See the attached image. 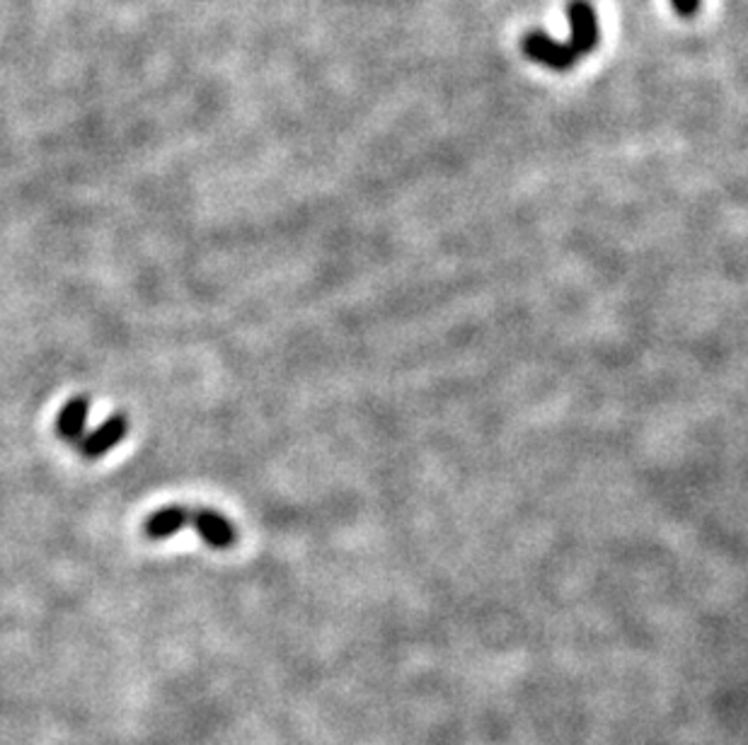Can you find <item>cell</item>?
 <instances>
[{"label": "cell", "instance_id": "obj_4", "mask_svg": "<svg viewBox=\"0 0 748 745\" xmlns=\"http://www.w3.org/2000/svg\"><path fill=\"white\" fill-rule=\"evenodd\" d=\"M90 412V400L86 394L70 398L64 410L56 416V436L66 443H78L86 434V419Z\"/></svg>", "mask_w": 748, "mask_h": 745}, {"label": "cell", "instance_id": "obj_5", "mask_svg": "<svg viewBox=\"0 0 748 745\" xmlns=\"http://www.w3.org/2000/svg\"><path fill=\"white\" fill-rule=\"evenodd\" d=\"M671 3L681 18H693L700 8V0H671Z\"/></svg>", "mask_w": 748, "mask_h": 745}, {"label": "cell", "instance_id": "obj_1", "mask_svg": "<svg viewBox=\"0 0 748 745\" xmlns=\"http://www.w3.org/2000/svg\"><path fill=\"white\" fill-rule=\"evenodd\" d=\"M570 18V40L554 42L548 34L534 32L524 40V54L534 62L546 64L554 70H570L579 58L591 54L598 46V15L588 0H570L566 3Z\"/></svg>", "mask_w": 748, "mask_h": 745}, {"label": "cell", "instance_id": "obj_2", "mask_svg": "<svg viewBox=\"0 0 748 745\" xmlns=\"http://www.w3.org/2000/svg\"><path fill=\"white\" fill-rule=\"evenodd\" d=\"M129 431V419L124 414H112L107 422H102L90 436L80 438V455L86 460H98L102 455L117 448L124 441Z\"/></svg>", "mask_w": 748, "mask_h": 745}, {"label": "cell", "instance_id": "obj_3", "mask_svg": "<svg viewBox=\"0 0 748 745\" xmlns=\"http://www.w3.org/2000/svg\"><path fill=\"white\" fill-rule=\"evenodd\" d=\"M191 525V507H183V503H173V507H163L155 513H151L146 523H143V535L148 540H167L175 537L179 531Z\"/></svg>", "mask_w": 748, "mask_h": 745}]
</instances>
